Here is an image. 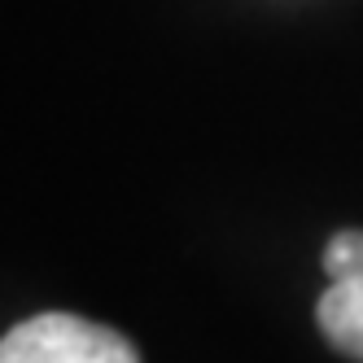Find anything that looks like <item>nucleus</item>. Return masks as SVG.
<instances>
[{
  "instance_id": "nucleus-1",
  "label": "nucleus",
  "mask_w": 363,
  "mask_h": 363,
  "mask_svg": "<svg viewBox=\"0 0 363 363\" xmlns=\"http://www.w3.org/2000/svg\"><path fill=\"white\" fill-rule=\"evenodd\" d=\"M0 363H140V354L106 324L70 311H44L5 333Z\"/></svg>"
},
{
  "instance_id": "nucleus-2",
  "label": "nucleus",
  "mask_w": 363,
  "mask_h": 363,
  "mask_svg": "<svg viewBox=\"0 0 363 363\" xmlns=\"http://www.w3.org/2000/svg\"><path fill=\"white\" fill-rule=\"evenodd\" d=\"M315 320H320L333 350L363 363V276L328 280V289L315 306Z\"/></svg>"
},
{
  "instance_id": "nucleus-3",
  "label": "nucleus",
  "mask_w": 363,
  "mask_h": 363,
  "mask_svg": "<svg viewBox=\"0 0 363 363\" xmlns=\"http://www.w3.org/2000/svg\"><path fill=\"white\" fill-rule=\"evenodd\" d=\"M324 276L328 280H354L363 276V232H337L324 245Z\"/></svg>"
}]
</instances>
